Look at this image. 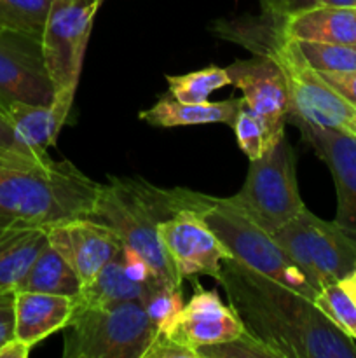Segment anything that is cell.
Masks as SVG:
<instances>
[{
    "mask_svg": "<svg viewBox=\"0 0 356 358\" xmlns=\"http://www.w3.org/2000/svg\"><path fill=\"white\" fill-rule=\"evenodd\" d=\"M339 283H341L342 289H344L346 292L349 294V297L356 303V268L353 269L348 276H344Z\"/></svg>",
    "mask_w": 356,
    "mask_h": 358,
    "instance_id": "e575fe53",
    "label": "cell"
},
{
    "mask_svg": "<svg viewBox=\"0 0 356 358\" xmlns=\"http://www.w3.org/2000/svg\"><path fill=\"white\" fill-rule=\"evenodd\" d=\"M194 283V296L159 332L198 352L205 346L230 341L246 331L234 308L223 304L216 290H206Z\"/></svg>",
    "mask_w": 356,
    "mask_h": 358,
    "instance_id": "7c38bea8",
    "label": "cell"
},
{
    "mask_svg": "<svg viewBox=\"0 0 356 358\" xmlns=\"http://www.w3.org/2000/svg\"><path fill=\"white\" fill-rule=\"evenodd\" d=\"M75 93L77 90L59 91L49 105L13 103L6 115L24 145L37 152H47L68 119Z\"/></svg>",
    "mask_w": 356,
    "mask_h": 358,
    "instance_id": "2e32d148",
    "label": "cell"
},
{
    "mask_svg": "<svg viewBox=\"0 0 356 358\" xmlns=\"http://www.w3.org/2000/svg\"><path fill=\"white\" fill-rule=\"evenodd\" d=\"M30 346L24 345L21 339L13 338L0 346V358H27L30 355Z\"/></svg>",
    "mask_w": 356,
    "mask_h": 358,
    "instance_id": "836d02e7",
    "label": "cell"
},
{
    "mask_svg": "<svg viewBox=\"0 0 356 358\" xmlns=\"http://www.w3.org/2000/svg\"><path fill=\"white\" fill-rule=\"evenodd\" d=\"M244 105L241 98H227L222 101H202V103H185L164 94L147 110L140 112V119L150 126L159 128H175V126H198V124H227L232 128L237 114Z\"/></svg>",
    "mask_w": 356,
    "mask_h": 358,
    "instance_id": "d6986e66",
    "label": "cell"
},
{
    "mask_svg": "<svg viewBox=\"0 0 356 358\" xmlns=\"http://www.w3.org/2000/svg\"><path fill=\"white\" fill-rule=\"evenodd\" d=\"M80 278L72 266L58 254L56 248L45 243L37 257L34 259L28 271L16 285V290L28 292L58 294V296L75 297L80 290Z\"/></svg>",
    "mask_w": 356,
    "mask_h": 358,
    "instance_id": "44dd1931",
    "label": "cell"
},
{
    "mask_svg": "<svg viewBox=\"0 0 356 358\" xmlns=\"http://www.w3.org/2000/svg\"><path fill=\"white\" fill-rule=\"evenodd\" d=\"M140 303L145 308L147 315L157 327V331L163 329L184 308L181 289H171L161 282L149 283Z\"/></svg>",
    "mask_w": 356,
    "mask_h": 358,
    "instance_id": "4316f807",
    "label": "cell"
},
{
    "mask_svg": "<svg viewBox=\"0 0 356 358\" xmlns=\"http://www.w3.org/2000/svg\"><path fill=\"white\" fill-rule=\"evenodd\" d=\"M161 243L170 255L181 282H195L201 275L216 278L223 259L230 257L225 245L195 212L178 208L157 227Z\"/></svg>",
    "mask_w": 356,
    "mask_h": 358,
    "instance_id": "30bf717a",
    "label": "cell"
},
{
    "mask_svg": "<svg viewBox=\"0 0 356 358\" xmlns=\"http://www.w3.org/2000/svg\"><path fill=\"white\" fill-rule=\"evenodd\" d=\"M100 182L70 161L0 149V217L51 226L93 212Z\"/></svg>",
    "mask_w": 356,
    "mask_h": 358,
    "instance_id": "7a4b0ae2",
    "label": "cell"
},
{
    "mask_svg": "<svg viewBox=\"0 0 356 358\" xmlns=\"http://www.w3.org/2000/svg\"><path fill=\"white\" fill-rule=\"evenodd\" d=\"M272 234L316 292L356 268L355 238L335 220L320 219L307 208Z\"/></svg>",
    "mask_w": 356,
    "mask_h": 358,
    "instance_id": "8992f818",
    "label": "cell"
},
{
    "mask_svg": "<svg viewBox=\"0 0 356 358\" xmlns=\"http://www.w3.org/2000/svg\"><path fill=\"white\" fill-rule=\"evenodd\" d=\"M16 338V289H0V346Z\"/></svg>",
    "mask_w": 356,
    "mask_h": 358,
    "instance_id": "4dcf8cb0",
    "label": "cell"
},
{
    "mask_svg": "<svg viewBox=\"0 0 356 358\" xmlns=\"http://www.w3.org/2000/svg\"><path fill=\"white\" fill-rule=\"evenodd\" d=\"M145 285L136 282L126 268V250H121L96 273L93 280L80 285V290L73 297L75 308L73 313L86 308L112 306V304L126 303V301H140Z\"/></svg>",
    "mask_w": 356,
    "mask_h": 358,
    "instance_id": "ffe728a7",
    "label": "cell"
},
{
    "mask_svg": "<svg viewBox=\"0 0 356 358\" xmlns=\"http://www.w3.org/2000/svg\"><path fill=\"white\" fill-rule=\"evenodd\" d=\"M65 331V358H143L157 334L140 301L75 311Z\"/></svg>",
    "mask_w": 356,
    "mask_h": 358,
    "instance_id": "5b68a950",
    "label": "cell"
},
{
    "mask_svg": "<svg viewBox=\"0 0 356 358\" xmlns=\"http://www.w3.org/2000/svg\"><path fill=\"white\" fill-rule=\"evenodd\" d=\"M293 52L304 65L316 72H346L356 70V44H337V42L290 41Z\"/></svg>",
    "mask_w": 356,
    "mask_h": 358,
    "instance_id": "7402d4cb",
    "label": "cell"
},
{
    "mask_svg": "<svg viewBox=\"0 0 356 358\" xmlns=\"http://www.w3.org/2000/svg\"><path fill=\"white\" fill-rule=\"evenodd\" d=\"M105 0H52L40 34L56 93L77 90L94 17Z\"/></svg>",
    "mask_w": 356,
    "mask_h": 358,
    "instance_id": "ba28073f",
    "label": "cell"
},
{
    "mask_svg": "<svg viewBox=\"0 0 356 358\" xmlns=\"http://www.w3.org/2000/svg\"><path fill=\"white\" fill-rule=\"evenodd\" d=\"M230 86L243 93L244 105L257 112L274 129H285L292 112L290 83L283 66L272 56L255 55L227 66Z\"/></svg>",
    "mask_w": 356,
    "mask_h": 358,
    "instance_id": "4fadbf2b",
    "label": "cell"
},
{
    "mask_svg": "<svg viewBox=\"0 0 356 358\" xmlns=\"http://www.w3.org/2000/svg\"><path fill=\"white\" fill-rule=\"evenodd\" d=\"M216 282L244 329L279 358H356V341L313 299L229 257Z\"/></svg>",
    "mask_w": 356,
    "mask_h": 358,
    "instance_id": "6da1fadb",
    "label": "cell"
},
{
    "mask_svg": "<svg viewBox=\"0 0 356 358\" xmlns=\"http://www.w3.org/2000/svg\"><path fill=\"white\" fill-rule=\"evenodd\" d=\"M52 0H0V27L40 37Z\"/></svg>",
    "mask_w": 356,
    "mask_h": 358,
    "instance_id": "d4e9b609",
    "label": "cell"
},
{
    "mask_svg": "<svg viewBox=\"0 0 356 358\" xmlns=\"http://www.w3.org/2000/svg\"><path fill=\"white\" fill-rule=\"evenodd\" d=\"M281 31L290 41L356 44V7L320 6L281 17Z\"/></svg>",
    "mask_w": 356,
    "mask_h": 358,
    "instance_id": "e0dca14e",
    "label": "cell"
},
{
    "mask_svg": "<svg viewBox=\"0 0 356 358\" xmlns=\"http://www.w3.org/2000/svg\"><path fill=\"white\" fill-rule=\"evenodd\" d=\"M54 96L40 37L0 27V110L13 103L49 105Z\"/></svg>",
    "mask_w": 356,
    "mask_h": 358,
    "instance_id": "9c48e42d",
    "label": "cell"
},
{
    "mask_svg": "<svg viewBox=\"0 0 356 358\" xmlns=\"http://www.w3.org/2000/svg\"><path fill=\"white\" fill-rule=\"evenodd\" d=\"M0 149L10 150V152L24 154V156H31V157H49L47 152H37V150L24 145V143L20 140V136H17V133L14 131L13 124H10L6 112L2 110H0Z\"/></svg>",
    "mask_w": 356,
    "mask_h": 358,
    "instance_id": "d6a6232c",
    "label": "cell"
},
{
    "mask_svg": "<svg viewBox=\"0 0 356 358\" xmlns=\"http://www.w3.org/2000/svg\"><path fill=\"white\" fill-rule=\"evenodd\" d=\"M173 213L168 189L138 177H108L107 184H100L89 217L112 227L122 245L143 259L159 282L171 289H181V278L157 231L159 224Z\"/></svg>",
    "mask_w": 356,
    "mask_h": 358,
    "instance_id": "3957f363",
    "label": "cell"
},
{
    "mask_svg": "<svg viewBox=\"0 0 356 358\" xmlns=\"http://www.w3.org/2000/svg\"><path fill=\"white\" fill-rule=\"evenodd\" d=\"M47 243L87 283L122 248L112 227L93 217H75L47 226Z\"/></svg>",
    "mask_w": 356,
    "mask_h": 358,
    "instance_id": "5bb4252c",
    "label": "cell"
},
{
    "mask_svg": "<svg viewBox=\"0 0 356 358\" xmlns=\"http://www.w3.org/2000/svg\"><path fill=\"white\" fill-rule=\"evenodd\" d=\"M73 308L70 296L16 290V338L34 348L70 324Z\"/></svg>",
    "mask_w": 356,
    "mask_h": 358,
    "instance_id": "9a60e30c",
    "label": "cell"
},
{
    "mask_svg": "<svg viewBox=\"0 0 356 358\" xmlns=\"http://www.w3.org/2000/svg\"><path fill=\"white\" fill-rule=\"evenodd\" d=\"M286 122L299 128L302 138L330 170L337 191L335 222L356 240V136L311 124L300 117H288Z\"/></svg>",
    "mask_w": 356,
    "mask_h": 358,
    "instance_id": "8fae6325",
    "label": "cell"
},
{
    "mask_svg": "<svg viewBox=\"0 0 356 358\" xmlns=\"http://www.w3.org/2000/svg\"><path fill=\"white\" fill-rule=\"evenodd\" d=\"M321 79L341 94L348 103L356 108V70H346V72H318Z\"/></svg>",
    "mask_w": 356,
    "mask_h": 358,
    "instance_id": "1f68e13d",
    "label": "cell"
},
{
    "mask_svg": "<svg viewBox=\"0 0 356 358\" xmlns=\"http://www.w3.org/2000/svg\"><path fill=\"white\" fill-rule=\"evenodd\" d=\"M45 243V226L0 217V289H16Z\"/></svg>",
    "mask_w": 356,
    "mask_h": 358,
    "instance_id": "ac0fdd59",
    "label": "cell"
},
{
    "mask_svg": "<svg viewBox=\"0 0 356 358\" xmlns=\"http://www.w3.org/2000/svg\"><path fill=\"white\" fill-rule=\"evenodd\" d=\"M239 149L250 161L258 159L285 136V129H274L262 115L243 105L232 126Z\"/></svg>",
    "mask_w": 356,
    "mask_h": 358,
    "instance_id": "603a6c76",
    "label": "cell"
},
{
    "mask_svg": "<svg viewBox=\"0 0 356 358\" xmlns=\"http://www.w3.org/2000/svg\"><path fill=\"white\" fill-rule=\"evenodd\" d=\"M171 96L185 103H202L208 101L209 94L216 90L230 86L227 69L206 66L184 76H166Z\"/></svg>",
    "mask_w": 356,
    "mask_h": 358,
    "instance_id": "cb8c5ba5",
    "label": "cell"
},
{
    "mask_svg": "<svg viewBox=\"0 0 356 358\" xmlns=\"http://www.w3.org/2000/svg\"><path fill=\"white\" fill-rule=\"evenodd\" d=\"M199 358H279L274 350L248 331L230 341L198 350Z\"/></svg>",
    "mask_w": 356,
    "mask_h": 358,
    "instance_id": "83f0119b",
    "label": "cell"
},
{
    "mask_svg": "<svg viewBox=\"0 0 356 358\" xmlns=\"http://www.w3.org/2000/svg\"><path fill=\"white\" fill-rule=\"evenodd\" d=\"M232 198L269 233H276L306 208L297 185L295 154L286 136L250 161L243 187Z\"/></svg>",
    "mask_w": 356,
    "mask_h": 358,
    "instance_id": "52a82bcc",
    "label": "cell"
},
{
    "mask_svg": "<svg viewBox=\"0 0 356 358\" xmlns=\"http://www.w3.org/2000/svg\"><path fill=\"white\" fill-rule=\"evenodd\" d=\"M143 358H199L198 352L188 346H185L184 343L177 341V339L170 338L164 332L157 331V334L154 336L152 343L147 348V352L143 353Z\"/></svg>",
    "mask_w": 356,
    "mask_h": 358,
    "instance_id": "f546056e",
    "label": "cell"
},
{
    "mask_svg": "<svg viewBox=\"0 0 356 358\" xmlns=\"http://www.w3.org/2000/svg\"><path fill=\"white\" fill-rule=\"evenodd\" d=\"M168 192L175 210H192L208 224L230 252V257L314 301L318 292L276 241L274 234L251 219L232 196L216 198L184 187L168 189Z\"/></svg>",
    "mask_w": 356,
    "mask_h": 358,
    "instance_id": "277c9868",
    "label": "cell"
},
{
    "mask_svg": "<svg viewBox=\"0 0 356 358\" xmlns=\"http://www.w3.org/2000/svg\"><path fill=\"white\" fill-rule=\"evenodd\" d=\"M262 13L276 17H285L299 10L313 9L320 6L356 7V0H260Z\"/></svg>",
    "mask_w": 356,
    "mask_h": 358,
    "instance_id": "f1b7e54d",
    "label": "cell"
},
{
    "mask_svg": "<svg viewBox=\"0 0 356 358\" xmlns=\"http://www.w3.org/2000/svg\"><path fill=\"white\" fill-rule=\"evenodd\" d=\"M314 303L344 334L356 341V303L341 283L323 287L314 297Z\"/></svg>",
    "mask_w": 356,
    "mask_h": 358,
    "instance_id": "484cf974",
    "label": "cell"
}]
</instances>
